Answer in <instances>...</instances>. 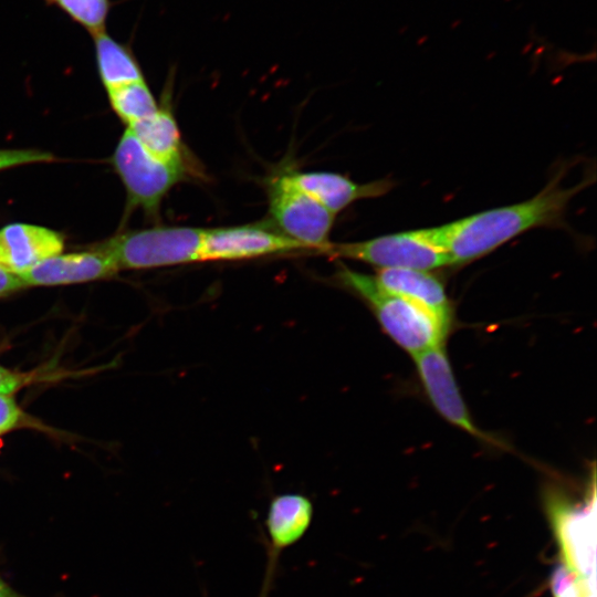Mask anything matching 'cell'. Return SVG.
Wrapping results in <instances>:
<instances>
[{"label": "cell", "mask_w": 597, "mask_h": 597, "mask_svg": "<svg viewBox=\"0 0 597 597\" xmlns=\"http://www.w3.org/2000/svg\"><path fill=\"white\" fill-rule=\"evenodd\" d=\"M565 165L534 197L510 206L493 208L440 226L443 244L452 265L475 261L496 248L538 227H563L569 201L594 179L585 178L564 187Z\"/></svg>", "instance_id": "cell-1"}, {"label": "cell", "mask_w": 597, "mask_h": 597, "mask_svg": "<svg viewBox=\"0 0 597 597\" xmlns=\"http://www.w3.org/2000/svg\"><path fill=\"white\" fill-rule=\"evenodd\" d=\"M337 280L366 301L383 329L412 357L443 345L450 320L384 291L371 275L343 266L337 272Z\"/></svg>", "instance_id": "cell-2"}, {"label": "cell", "mask_w": 597, "mask_h": 597, "mask_svg": "<svg viewBox=\"0 0 597 597\" xmlns=\"http://www.w3.org/2000/svg\"><path fill=\"white\" fill-rule=\"evenodd\" d=\"M584 491L579 500L551 488L545 492V505L559 546V566L580 579L596 584L595 474Z\"/></svg>", "instance_id": "cell-3"}, {"label": "cell", "mask_w": 597, "mask_h": 597, "mask_svg": "<svg viewBox=\"0 0 597 597\" xmlns=\"http://www.w3.org/2000/svg\"><path fill=\"white\" fill-rule=\"evenodd\" d=\"M325 254L358 260L379 270L430 271L452 265L439 227L385 234L366 241L331 243Z\"/></svg>", "instance_id": "cell-4"}, {"label": "cell", "mask_w": 597, "mask_h": 597, "mask_svg": "<svg viewBox=\"0 0 597 597\" xmlns=\"http://www.w3.org/2000/svg\"><path fill=\"white\" fill-rule=\"evenodd\" d=\"M203 229L155 227L116 235L102 244L119 269H147L199 261Z\"/></svg>", "instance_id": "cell-5"}, {"label": "cell", "mask_w": 597, "mask_h": 597, "mask_svg": "<svg viewBox=\"0 0 597 597\" xmlns=\"http://www.w3.org/2000/svg\"><path fill=\"white\" fill-rule=\"evenodd\" d=\"M270 223L310 250L325 253L335 214L300 189L289 172L266 181Z\"/></svg>", "instance_id": "cell-6"}, {"label": "cell", "mask_w": 597, "mask_h": 597, "mask_svg": "<svg viewBox=\"0 0 597 597\" xmlns=\"http://www.w3.org/2000/svg\"><path fill=\"white\" fill-rule=\"evenodd\" d=\"M113 165L126 187L130 207L151 213L158 210L166 193L189 174L186 164L154 157L128 128L115 149Z\"/></svg>", "instance_id": "cell-7"}, {"label": "cell", "mask_w": 597, "mask_h": 597, "mask_svg": "<svg viewBox=\"0 0 597 597\" xmlns=\"http://www.w3.org/2000/svg\"><path fill=\"white\" fill-rule=\"evenodd\" d=\"M270 222L203 229L199 261H239L308 251Z\"/></svg>", "instance_id": "cell-8"}, {"label": "cell", "mask_w": 597, "mask_h": 597, "mask_svg": "<svg viewBox=\"0 0 597 597\" xmlns=\"http://www.w3.org/2000/svg\"><path fill=\"white\" fill-rule=\"evenodd\" d=\"M314 505L300 493H284L271 499L266 517V564L258 597H270L282 553L300 542L310 530Z\"/></svg>", "instance_id": "cell-9"}, {"label": "cell", "mask_w": 597, "mask_h": 597, "mask_svg": "<svg viewBox=\"0 0 597 597\" xmlns=\"http://www.w3.org/2000/svg\"><path fill=\"white\" fill-rule=\"evenodd\" d=\"M423 388L437 411L450 423L478 439L494 442L472 421L454 379L444 345L413 357Z\"/></svg>", "instance_id": "cell-10"}, {"label": "cell", "mask_w": 597, "mask_h": 597, "mask_svg": "<svg viewBox=\"0 0 597 597\" xmlns=\"http://www.w3.org/2000/svg\"><path fill=\"white\" fill-rule=\"evenodd\" d=\"M63 247V237L53 230L34 224H9L0 230V268L19 275L60 254Z\"/></svg>", "instance_id": "cell-11"}, {"label": "cell", "mask_w": 597, "mask_h": 597, "mask_svg": "<svg viewBox=\"0 0 597 597\" xmlns=\"http://www.w3.org/2000/svg\"><path fill=\"white\" fill-rule=\"evenodd\" d=\"M287 172L300 189L335 216L357 200L380 197L394 187L392 180L389 179L358 184L347 176L336 172Z\"/></svg>", "instance_id": "cell-12"}, {"label": "cell", "mask_w": 597, "mask_h": 597, "mask_svg": "<svg viewBox=\"0 0 597 597\" xmlns=\"http://www.w3.org/2000/svg\"><path fill=\"white\" fill-rule=\"evenodd\" d=\"M115 261L103 251L57 254L19 274L28 285H56L85 282L113 275Z\"/></svg>", "instance_id": "cell-13"}, {"label": "cell", "mask_w": 597, "mask_h": 597, "mask_svg": "<svg viewBox=\"0 0 597 597\" xmlns=\"http://www.w3.org/2000/svg\"><path fill=\"white\" fill-rule=\"evenodd\" d=\"M374 277L384 291L408 298L450 320L451 305L444 286L429 271L380 269Z\"/></svg>", "instance_id": "cell-14"}, {"label": "cell", "mask_w": 597, "mask_h": 597, "mask_svg": "<svg viewBox=\"0 0 597 597\" xmlns=\"http://www.w3.org/2000/svg\"><path fill=\"white\" fill-rule=\"evenodd\" d=\"M127 128L154 157L170 164H186L181 134L168 107H158L155 114Z\"/></svg>", "instance_id": "cell-15"}, {"label": "cell", "mask_w": 597, "mask_h": 597, "mask_svg": "<svg viewBox=\"0 0 597 597\" xmlns=\"http://www.w3.org/2000/svg\"><path fill=\"white\" fill-rule=\"evenodd\" d=\"M100 77L108 90L145 80L130 49L112 38L106 30L92 35Z\"/></svg>", "instance_id": "cell-16"}, {"label": "cell", "mask_w": 597, "mask_h": 597, "mask_svg": "<svg viewBox=\"0 0 597 597\" xmlns=\"http://www.w3.org/2000/svg\"><path fill=\"white\" fill-rule=\"evenodd\" d=\"M107 92L113 109L127 125L147 118L158 109L145 80L122 84Z\"/></svg>", "instance_id": "cell-17"}, {"label": "cell", "mask_w": 597, "mask_h": 597, "mask_svg": "<svg viewBox=\"0 0 597 597\" xmlns=\"http://www.w3.org/2000/svg\"><path fill=\"white\" fill-rule=\"evenodd\" d=\"M64 12L91 35L106 30L111 0H45Z\"/></svg>", "instance_id": "cell-18"}, {"label": "cell", "mask_w": 597, "mask_h": 597, "mask_svg": "<svg viewBox=\"0 0 597 597\" xmlns=\"http://www.w3.org/2000/svg\"><path fill=\"white\" fill-rule=\"evenodd\" d=\"M53 159L54 157L51 154L34 149H0V169Z\"/></svg>", "instance_id": "cell-19"}, {"label": "cell", "mask_w": 597, "mask_h": 597, "mask_svg": "<svg viewBox=\"0 0 597 597\" xmlns=\"http://www.w3.org/2000/svg\"><path fill=\"white\" fill-rule=\"evenodd\" d=\"M20 409L8 395L0 394V434L12 429L20 420Z\"/></svg>", "instance_id": "cell-20"}, {"label": "cell", "mask_w": 597, "mask_h": 597, "mask_svg": "<svg viewBox=\"0 0 597 597\" xmlns=\"http://www.w3.org/2000/svg\"><path fill=\"white\" fill-rule=\"evenodd\" d=\"M22 385V378L0 366V394L9 395Z\"/></svg>", "instance_id": "cell-21"}, {"label": "cell", "mask_w": 597, "mask_h": 597, "mask_svg": "<svg viewBox=\"0 0 597 597\" xmlns=\"http://www.w3.org/2000/svg\"><path fill=\"white\" fill-rule=\"evenodd\" d=\"M25 287L19 275L0 268V296Z\"/></svg>", "instance_id": "cell-22"}, {"label": "cell", "mask_w": 597, "mask_h": 597, "mask_svg": "<svg viewBox=\"0 0 597 597\" xmlns=\"http://www.w3.org/2000/svg\"><path fill=\"white\" fill-rule=\"evenodd\" d=\"M0 597H27V596H24V595L18 593L17 590H14L0 576Z\"/></svg>", "instance_id": "cell-23"}, {"label": "cell", "mask_w": 597, "mask_h": 597, "mask_svg": "<svg viewBox=\"0 0 597 597\" xmlns=\"http://www.w3.org/2000/svg\"><path fill=\"white\" fill-rule=\"evenodd\" d=\"M0 447H1V442H0Z\"/></svg>", "instance_id": "cell-24"}]
</instances>
